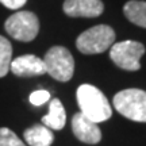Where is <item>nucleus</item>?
<instances>
[{"label": "nucleus", "mask_w": 146, "mask_h": 146, "mask_svg": "<svg viewBox=\"0 0 146 146\" xmlns=\"http://www.w3.org/2000/svg\"><path fill=\"white\" fill-rule=\"evenodd\" d=\"M77 103L81 114L95 123H100L110 119L112 110L103 92L95 85L83 84L77 88Z\"/></svg>", "instance_id": "f257e3e1"}, {"label": "nucleus", "mask_w": 146, "mask_h": 146, "mask_svg": "<svg viewBox=\"0 0 146 146\" xmlns=\"http://www.w3.org/2000/svg\"><path fill=\"white\" fill-rule=\"evenodd\" d=\"M116 111L134 122H146V92L138 88L123 89L114 96Z\"/></svg>", "instance_id": "f03ea898"}, {"label": "nucleus", "mask_w": 146, "mask_h": 146, "mask_svg": "<svg viewBox=\"0 0 146 146\" xmlns=\"http://www.w3.org/2000/svg\"><path fill=\"white\" fill-rule=\"evenodd\" d=\"M115 33L107 25H99L80 34L76 46L84 54H99L114 45Z\"/></svg>", "instance_id": "7ed1b4c3"}, {"label": "nucleus", "mask_w": 146, "mask_h": 146, "mask_svg": "<svg viewBox=\"0 0 146 146\" xmlns=\"http://www.w3.org/2000/svg\"><path fill=\"white\" fill-rule=\"evenodd\" d=\"M43 64L46 68V73L58 81L70 80L74 72V61L72 54L66 47L62 46H54L49 49L45 54Z\"/></svg>", "instance_id": "20e7f679"}, {"label": "nucleus", "mask_w": 146, "mask_h": 146, "mask_svg": "<svg viewBox=\"0 0 146 146\" xmlns=\"http://www.w3.org/2000/svg\"><path fill=\"white\" fill-rule=\"evenodd\" d=\"M5 31L14 39L30 42L39 31V22L35 14L30 11H19L5 21Z\"/></svg>", "instance_id": "39448f33"}, {"label": "nucleus", "mask_w": 146, "mask_h": 146, "mask_svg": "<svg viewBox=\"0 0 146 146\" xmlns=\"http://www.w3.org/2000/svg\"><path fill=\"white\" fill-rule=\"evenodd\" d=\"M145 53V46L137 41H122L114 43L110 50V57L114 64L125 70H138L139 60Z\"/></svg>", "instance_id": "423d86ee"}, {"label": "nucleus", "mask_w": 146, "mask_h": 146, "mask_svg": "<svg viewBox=\"0 0 146 146\" xmlns=\"http://www.w3.org/2000/svg\"><path fill=\"white\" fill-rule=\"evenodd\" d=\"M72 130L77 139L85 142V143H89V145H95L102 139V131H100L98 123L88 119L81 112L73 115Z\"/></svg>", "instance_id": "0eeeda50"}, {"label": "nucleus", "mask_w": 146, "mask_h": 146, "mask_svg": "<svg viewBox=\"0 0 146 146\" xmlns=\"http://www.w3.org/2000/svg\"><path fill=\"white\" fill-rule=\"evenodd\" d=\"M104 5L100 0H65L64 12L73 18H96L103 14Z\"/></svg>", "instance_id": "6e6552de"}, {"label": "nucleus", "mask_w": 146, "mask_h": 146, "mask_svg": "<svg viewBox=\"0 0 146 146\" xmlns=\"http://www.w3.org/2000/svg\"><path fill=\"white\" fill-rule=\"evenodd\" d=\"M10 70L15 76H38V74H45L46 68L43 60L35 57L33 54H26L15 58L11 61Z\"/></svg>", "instance_id": "1a4fd4ad"}, {"label": "nucleus", "mask_w": 146, "mask_h": 146, "mask_svg": "<svg viewBox=\"0 0 146 146\" xmlns=\"http://www.w3.org/2000/svg\"><path fill=\"white\" fill-rule=\"evenodd\" d=\"M43 126L53 130H61L66 123V114L62 103L58 99H52L49 104V114L42 118Z\"/></svg>", "instance_id": "9d476101"}, {"label": "nucleus", "mask_w": 146, "mask_h": 146, "mask_svg": "<svg viewBox=\"0 0 146 146\" xmlns=\"http://www.w3.org/2000/svg\"><path fill=\"white\" fill-rule=\"evenodd\" d=\"M23 137L30 146H50L54 139L52 130L43 125H35L27 129Z\"/></svg>", "instance_id": "9b49d317"}, {"label": "nucleus", "mask_w": 146, "mask_h": 146, "mask_svg": "<svg viewBox=\"0 0 146 146\" xmlns=\"http://www.w3.org/2000/svg\"><path fill=\"white\" fill-rule=\"evenodd\" d=\"M123 12L131 23L146 29V1H139V0L127 1L123 7Z\"/></svg>", "instance_id": "f8f14e48"}, {"label": "nucleus", "mask_w": 146, "mask_h": 146, "mask_svg": "<svg viewBox=\"0 0 146 146\" xmlns=\"http://www.w3.org/2000/svg\"><path fill=\"white\" fill-rule=\"evenodd\" d=\"M11 57H12V47L8 39L0 35V77H4L10 70Z\"/></svg>", "instance_id": "ddd939ff"}, {"label": "nucleus", "mask_w": 146, "mask_h": 146, "mask_svg": "<svg viewBox=\"0 0 146 146\" xmlns=\"http://www.w3.org/2000/svg\"><path fill=\"white\" fill-rule=\"evenodd\" d=\"M0 146H26L15 133L7 127L0 129Z\"/></svg>", "instance_id": "4468645a"}, {"label": "nucleus", "mask_w": 146, "mask_h": 146, "mask_svg": "<svg viewBox=\"0 0 146 146\" xmlns=\"http://www.w3.org/2000/svg\"><path fill=\"white\" fill-rule=\"evenodd\" d=\"M50 99V94L45 91V89H39V91H34L30 95V103L33 106H42L45 104L47 100Z\"/></svg>", "instance_id": "2eb2a0df"}, {"label": "nucleus", "mask_w": 146, "mask_h": 146, "mask_svg": "<svg viewBox=\"0 0 146 146\" xmlns=\"http://www.w3.org/2000/svg\"><path fill=\"white\" fill-rule=\"evenodd\" d=\"M27 0H0V3L3 5H5L7 8H11V10H18L23 5L26 4Z\"/></svg>", "instance_id": "dca6fc26"}]
</instances>
